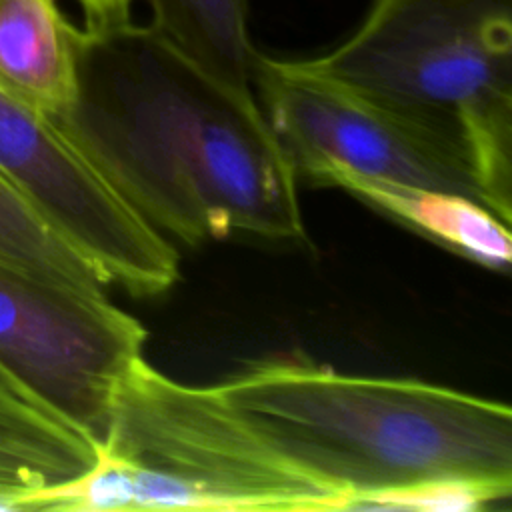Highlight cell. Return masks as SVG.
I'll return each instance as SVG.
<instances>
[{
	"instance_id": "1",
	"label": "cell",
	"mask_w": 512,
	"mask_h": 512,
	"mask_svg": "<svg viewBox=\"0 0 512 512\" xmlns=\"http://www.w3.org/2000/svg\"><path fill=\"white\" fill-rule=\"evenodd\" d=\"M48 116L168 240L306 236L296 168L256 96L218 82L150 24L78 28L76 96Z\"/></svg>"
},
{
	"instance_id": "4",
	"label": "cell",
	"mask_w": 512,
	"mask_h": 512,
	"mask_svg": "<svg viewBox=\"0 0 512 512\" xmlns=\"http://www.w3.org/2000/svg\"><path fill=\"white\" fill-rule=\"evenodd\" d=\"M292 62L456 134L510 224L512 0H372L340 44Z\"/></svg>"
},
{
	"instance_id": "6",
	"label": "cell",
	"mask_w": 512,
	"mask_h": 512,
	"mask_svg": "<svg viewBox=\"0 0 512 512\" xmlns=\"http://www.w3.org/2000/svg\"><path fill=\"white\" fill-rule=\"evenodd\" d=\"M252 88L298 176L338 188L370 180L450 192L488 208L456 134L262 52Z\"/></svg>"
},
{
	"instance_id": "13",
	"label": "cell",
	"mask_w": 512,
	"mask_h": 512,
	"mask_svg": "<svg viewBox=\"0 0 512 512\" xmlns=\"http://www.w3.org/2000/svg\"><path fill=\"white\" fill-rule=\"evenodd\" d=\"M84 12V24H116L130 20L134 0H76Z\"/></svg>"
},
{
	"instance_id": "8",
	"label": "cell",
	"mask_w": 512,
	"mask_h": 512,
	"mask_svg": "<svg viewBox=\"0 0 512 512\" xmlns=\"http://www.w3.org/2000/svg\"><path fill=\"white\" fill-rule=\"evenodd\" d=\"M76 30L54 0H0V94L44 114L70 106Z\"/></svg>"
},
{
	"instance_id": "2",
	"label": "cell",
	"mask_w": 512,
	"mask_h": 512,
	"mask_svg": "<svg viewBox=\"0 0 512 512\" xmlns=\"http://www.w3.org/2000/svg\"><path fill=\"white\" fill-rule=\"evenodd\" d=\"M342 510H474L512 492L506 404L414 378L268 362L216 384Z\"/></svg>"
},
{
	"instance_id": "5",
	"label": "cell",
	"mask_w": 512,
	"mask_h": 512,
	"mask_svg": "<svg viewBox=\"0 0 512 512\" xmlns=\"http://www.w3.org/2000/svg\"><path fill=\"white\" fill-rule=\"evenodd\" d=\"M144 326L104 292L0 260V388L106 444L114 404L144 358Z\"/></svg>"
},
{
	"instance_id": "11",
	"label": "cell",
	"mask_w": 512,
	"mask_h": 512,
	"mask_svg": "<svg viewBox=\"0 0 512 512\" xmlns=\"http://www.w3.org/2000/svg\"><path fill=\"white\" fill-rule=\"evenodd\" d=\"M150 26L194 64L240 94H254L256 48L248 0H146Z\"/></svg>"
},
{
	"instance_id": "12",
	"label": "cell",
	"mask_w": 512,
	"mask_h": 512,
	"mask_svg": "<svg viewBox=\"0 0 512 512\" xmlns=\"http://www.w3.org/2000/svg\"><path fill=\"white\" fill-rule=\"evenodd\" d=\"M0 260L30 272L104 292L100 272L76 252L0 170Z\"/></svg>"
},
{
	"instance_id": "9",
	"label": "cell",
	"mask_w": 512,
	"mask_h": 512,
	"mask_svg": "<svg viewBox=\"0 0 512 512\" xmlns=\"http://www.w3.org/2000/svg\"><path fill=\"white\" fill-rule=\"evenodd\" d=\"M98 462V448L62 422L0 388V510L74 482Z\"/></svg>"
},
{
	"instance_id": "3",
	"label": "cell",
	"mask_w": 512,
	"mask_h": 512,
	"mask_svg": "<svg viewBox=\"0 0 512 512\" xmlns=\"http://www.w3.org/2000/svg\"><path fill=\"white\" fill-rule=\"evenodd\" d=\"M32 510H342L294 468L218 386L172 380L138 360L122 382L106 444L80 478Z\"/></svg>"
},
{
	"instance_id": "10",
	"label": "cell",
	"mask_w": 512,
	"mask_h": 512,
	"mask_svg": "<svg viewBox=\"0 0 512 512\" xmlns=\"http://www.w3.org/2000/svg\"><path fill=\"white\" fill-rule=\"evenodd\" d=\"M340 188L478 264L496 270L510 264L508 224L472 198L370 180H348Z\"/></svg>"
},
{
	"instance_id": "7",
	"label": "cell",
	"mask_w": 512,
	"mask_h": 512,
	"mask_svg": "<svg viewBox=\"0 0 512 512\" xmlns=\"http://www.w3.org/2000/svg\"><path fill=\"white\" fill-rule=\"evenodd\" d=\"M0 170L106 280L154 296L178 280V250L70 144L48 114L0 94Z\"/></svg>"
}]
</instances>
